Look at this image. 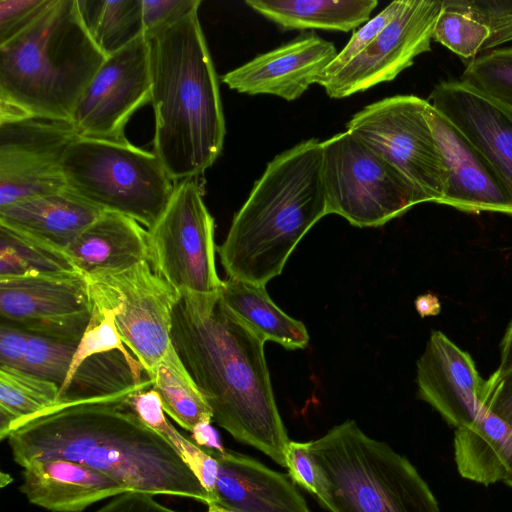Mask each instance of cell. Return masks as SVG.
Instances as JSON below:
<instances>
[{
    "instance_id": "obj_45",
    "label": "cell",
    "mask_w": 512,
    "mask_h": 512,
    "mask_svg": "<svg viewBox=\"0 0 512 512\" xmlns=\"http://www.w3.org/2000/svg\"><path fill=\"white\" fill-rule=\"evenodd\" d=\"M192 438L193 441L201 447L221 449V447L215 440V433L214 430L211 428L210 423H203L198 425L192 431Z\"/></svg>"
},
{
    "instance_id": "obj_34",
    "label": "cell",
    "mask_w": 512,
    "mask_h": 512,
    "mask_svg": "<svg viewBox=\"0 0 512 512\" xmlns=\"http://www.w3.org/2000/svg\"><path fill=\"white\" fill-rule=\"evenodd\" d=\"M432 38L460 58L473 60L485 51L489 31L472 17L442 4Z\"/></svg>"
},
{
    "instance_id": "obj_1",
    "label": "cell",
    "mask_w": 512,
    "mask_h": 512,
    "mask_svg": "<svg viewBox=\"0 0 512 512\" xmlns=\"http://www.w3.org/2000/svg\"><path fill=\"white\" fill-rule=\"evenodd\" d=\"M171 337L213 420L286 467L290 440L271 385L266 340L231 313L219 293H183Z\"/></svg>"
},
{
    "instance_id": "obj_40",
    "label": "cell",
    "mask_w": 512,
    "mask_h": 512,
    "mask_svg": "<svg viewBox=\"0 0 512 512\" xmlns=\"http://www.w3.org/2000/svg\"><path fill=\"white\" fill-rule=\"evenodd\" d=\"M481 405L512 427V370L484 380Z\"/></svg>"
},
{
    "instance_id": "obj_7",
    "label": "cell",
    "mask_w": 512,
    "mask_h": 512,
    "mask_svg": "<svg viewBox=\"0 0 512 512\" xmlns=\"http://www.w3.org/2000/svg\"><path fill=\"white\" fill-rule=\"evenodd\" d=\"M69 190L103 212L147 229L159 218L175 184L154 152L125 143L77 138L63 160Z\"/></svg>"
},
{
    "instance_id": "obj_30",
    "label": "cell",
    "mask_w": 512,
    "mask_h": 512,
    "mask_svg": "<svg viewBox=\"0 0 512 512\" xmlns=\"http://www.w3.org/2000/svg\"><path fill=\"white\" fill-rule=\"evenodd\" d=\"M127 403L145 425L157 432L172 446L206 489L212 503V494L218 474V464L215 458L204 447L181 434L167 420L161 399L152 387L134 393Z\"/></svg>"
},
{
    "instance_id": "obj_14",
    "label": "cell",
    "mask_w": 512,
    "mask_h": 512,
    "mask_svg": "<svg viewBox=\"0 0 512 512\" xmlns=\"http://www.w3.org/2000/svg\"><path fill=\"white\" fill-rule=\"evenodd\" d=\"M77 138L70 122H0V208L67 188L62 165Z\"/></svg>"
},
{
    "instance_id": "obj_27",
    "label": "cell",
    "mask_w": 512,
    "mask_h": 512,
    "mask_svg": "<svg viewBox=\"0 0 512 512\" xmlns=\"http://www.w3.org/2000/svg\"><path fill=\"white\" fill-rule=\"evenodd\" d=\"M149 379L161 399L165 414L182 428L192 432L198 425L213 420L209 404L173 344Z\"/></svg>"
},
{
    "instance_id": "obj_3",
    "label": "cell",
    "mask_w": 512,
    "mask_h": 512,
    "mask_svg": "<svg viewBox=\"0 0 512 512\" xmlns=\"http://www.w3.org/2000/svg\"><path fill=\"white\" fill-rule=\"evenodd\" d=\"M198 10L147 39L155 115L153 152L174 182L197 178L210 168L226 135L218 76Z\"/></svg>"
},
{
    "instance_id": "obj_46",
    "label": "cell",
    "mask_w": 512,
    "mask_h": 512,
    "mask_svg": "<svg viewBox=\"0 0 512 512\" xmlns=\"http://www.w3.org/2000/svg\"><path fill=\"white\" fill-rule=\"evenodd\" d=\"M415 307L421 317L436 315L440 311L438 299L431 294L419 296L415 300Z\"/></svg>"
},
{
    "instance_id": "obj_35",
    "label": "cell",
    "mask_w": 512,
    "mask_h": 512,
    "mask_svg": "<svg viewBox=\"0 0 512 512\" xmlns=\"http://www.w3.org/2000/svg\"><path fill=\"white\" fill-rule=\"evenodd\" d=\"M77 345L30 333L22 370L61 386Z\"/></svg>"
},
{
    "instance_id": "obj_20",
    "label": "cell",
    "mask_w": 512,
    "mask_h": 512,
    "mask_svg": "<svg viewBox=\"0 0 512 512\" xmlns=\"http://www.w3.org/2000/svg\"><path fill=\"white\" fill-rule=\"evenodd\" d=\"M204 448L218 464L211 504L231 512H310L287 475L237 452Z\"/></svg>"
},
{
    "instance_id": "obj_43",
    "label": "cell",
    "mask_w": 512,
    "mask_h": 512,
    "mask_svg": "<svg viewBox=\"0 0 512 512\" xmlns=\"http://www.w3.org/2000/svg\"><path fill=\"white\" fill-rule=\"evenodd\" d=\"M95 512H180L154 499L153 495L128 491L112 497V500Z\"/></svg>"
},
{
    "instance_id": "obj_18",
    "label": "cell",
    "mask_w": 512,
    "mask_h": 512,
    "mask_svg": "<svg viewBox=\"0 0 512 512\" xmlns=\"http://www.w3.org/2000/svg\"><path fill=\"white\" fill-rule=\"evenodd\" d=\"M427 101L485 157L512 194V108L461 81L440 82Z\"/></svg>"
},
{
    "instance_id": "obj_38",
    "label": "cell",
    "mask_w": 512,
    "mask_h": 512,
    "mask_svg": "<svg viewBox=\"0 0 512 512\" xmlns=\"http://www.w3.org/2000/svg\"><path fill=\"white\" fill-rule=\"evenodd\" d=\"M200 5V0H142L145 38H153L198 10Z\"/></svg>"
},
{
    "instance_id": "obj_6",
    "label": "cell",
    "mask_w": 512,
    "mask_h": 512,
    "mask_svg": "<svg viewBox=\"0 0 512 512\" xmlns=\"http://www.w3.org/2000/svg\"><path fill=\"white\" fill-rule=\"evenodd\" d=\"M316 494L330 512H441L409 460L353 420L309 441Z\"/></svg>"
},
{
    "instance_id": "obj_41",
    "label": "cell",
    "mask_w": 512,
    "mask_h": 512,
    "mask_svg": "<svg viewBox=\"0 0 512 512\" xmlns=\"http://www.w3.org/2000/svg\"><path fill=\"white\" fill-rule=\"evenodd\" d=\"M286 467L293 482L310 493L316 494V473L309 454V442L289 441Z\"/></svg>"
},
{
    "instance_id": "obj_44",
    "label": "cell",
    "mask_w": 512,
    "mask_h": 512,
    "mask_svg": "<svg viewBox=\"0 0 512 512\" xmlns=\"http://www.w3.org/2000/svg\"><path fill=\"white\" fill-rule=\"evenodd\" d=\"M500 348V364L494 371V373L498 375L505 374L512 370V321L506 330Z\"/></svg>"
},
{
    "instance_id": "obj_28",
    "label": "cell",
    "mask_w": 512,
    "mask_h": 512,
    "mask_svg": "<svg viewBox=\"0 0 512 512\" xmlns=\"http://www.w3.org/2000/svg\"><path fill=\"white\" fill-rule=\"evenodd\" d=\"M60 386L23 370L0 366V439L58 405Z\"/></svg>"
},
{
    "instance_id": "obj_16",
    "label": "cell",
    "mask_w": 512,
    "mask_h": 512,
    "mask_svg": "<svg viewBox=\"0 0 512 512\" xmlns=\"http://www.w3.org/2000/svg\"><path fill=\"white\" fill-rule=\"evenodd\" d=\"M337 53L334 43L311 31L227 72L222 82L239 93L293 101L318 82Z\"/></svg>"
},
{
    "instance_id": "obj_33",
    "label": "cell",
    "mask_w": 512,
    "mask_h": 512,
    "mask_svg": "<svg viewBox=\"0 0 512 512\" xmlns=\"http://www.w3.org/2000/svg\"><path fill=\"white\" fill-rule=\"evenodd\" d=\"M461 82L512 108V48L477 56L466 66Z\"/></svg>"
},
{
    "instance_id": "obj_36",
    "label": "cell",
    "mask_w": 512,
    "mask_h": 512,
    "mask_svg": "<svg viewBox=\"0 0 512 512\" xmlns=\"http://www.w3.org/2000/svg\"><path fill=\"white\" fill-rule=\"evenodd\" d=\"M443 6L487 27L489 39L485 51L512 40V0H443Z\"/></svg>"
},
{
    "instance_id": "obj_32",
    "label": "cell",
    "mask_w": 512,
    "mask_h": 512,
    "mask_svg": "<svg viewBox=\"0 0 512 512\" xmlns=\"http://www.w3.org/2000/svg\"><path fill=\"white\" fill-rule=\"evenodd\" d=\"M62 271L78 270L65 254L0 225V278Z\"/></svg>"
},
{
    "instance_id": "obj_29",
    "label": "cell",
    "mask_w": 512,
    "mask_h": 512,
    "mask_svg": "<svg viewBox=\"0 0 512 512\" xmlns=\"http://www.w3.org/2000/svg\"><path fill=\"white\" fill-rule=\"evenodd\" d=\"M77 5L86 31L106 57L144 36L142 0H77Z\"/></svg>"
},
{
    "instance_id": "obj_26",
    "label": "cell",
    "mask_w": 512,
    "mask_h": 512,
    "mask_svg": "<svg viewBox=\"0 0 512 512\" xmlns=\"http://www.w3.org/2000/svg\"><path fill=\"white\" fill-rule=\"evenodd\" d=\"M245 4L283 30L348 32L365 24L376 0H246Z\"/></svg>"
},
{
    "instance_id": "obj_37",
    "label": "cell",
    "mask_w": 512,
    "mask_h": 512,
    "mask_svg": "<svg viewBox=\"0 0 512 512\" xmlns=\"http://www.w3.org/2000/svg\"><path fill=\"white\" fill-rule=\"evenodd\" d=\"M403 0H395L388 4L380 13L369 19L360 29L355 31L344 48L337 53L333 61L323 72L318 82L333 76L360 54L386 27L399 11ZM317 82V83H318Z\"/></svg>"
},
{
    "instance_id": "obj_11",
    "label": "cell",
    "mask_w": 512,
    "mask_h": 512,
    "mask_svg": "<svg viewBox=\"0 0 512 512\" xmlns=\"http://www.w3.org/2000/svg\"><path fill=\"white\" fill-rule=\"evenodd\" d=\"M428 104L415 95L387 97L354 114L346 127L392 163L429 202L440 204L446 174L425 116Z\"/></svg>"
},
{
    "instance_id": "obj_17",
    "label": "cell",
    "mask_w": 512,
    "mask_h": 512,
    "mask_svg": "<svg viewBox=\"0 0 512 512\" xmlns=\"http://www.w3.org/2000/svg\"><path fill=\"white\" fill-rule=\"evenodd\" d=\"M425 116L445 166V189L440 204L469 213L512 215V194L485 157L430 104Z\"/></svg>"
},
{
    "instance_id": "obj_23",
    "label": "cell",
    "mask_w": 512,
    "mask_h": 512,
    "mask_svg": "<svg viewBox=\"0 0 512 512\" xmlns=\"http://www.w3.org/2000/svg\"><path fill=\"white\" fill-rule=\"evenodd\" d=\"M64 254L85 276L124 270L148 261L147 229L127 216L102 212Z\"/></svg>"
},
{
    "instance_id": "obj_25",
    "label": "cell",
    "mask_w": 512,
    "mask_h": 512,
    "mask_svg": "<svg viewBox=\"0 0 512 512\" xmlns=\"http://www.w3.org/2000/svg\"><path fill=\"white\" fill-rule=\"evenodd\" d=\"M219 300L266 341L289 350L303 349L309 343L305 325L282 311L264 285L227 278L222 280Z\"/></svg>"
},
{
    "instance_id": "obj_31",
    "label": "cell",
    "mask_w": 512,
    "mask_h": 512,
    "mask_svg": "<svg viewBox=\"0 0 512 512\" xmlns=\"http://www.w3.org/2000/svg\"><path fill=\"white\" fill-rule=\"evenodd\" d=\"M119 311L117 306L102 307L92 305L91 319L77 345L69 372L60 386L59 396L66 391L78 368L85 360L110 351H120L127 360L136 381H144L142 378V372H144L142 365L130 350L126 348L119 334L116 325V316Z\"/></svg>"
},
{
    "instance_id": "obj_2",
    "label": "cell",
    "mask_w": 512,
    "mask_h": 512,
    "mask_svg": "<svg viewBox=\"0 0 512 512\" xmlns=\"http://www.w3.org/2000/svg\"><path fill=\"white\" fill-rule=\"evenodd\" d=\"M128 399L65 405L24 422L6 438L13 460L22 468L35 460L74 461L114 478L128 491L209 505L211 498L196 475L141 421Z\"/></svg>"
},
{
    "instance_id": "obj_42",
    "label": "cell",
    "mask_w": 512,
    "mask_h": 512,
    "mask_svg": "<svg viewBox=\"0 0 512 512\" xmlns=\"http://www.w3.org/2000/svg\"><path fill=\"white\" fill-rule=\"evenodd\" d=\"M29 332L13 325H0V366L22 370Z\"/></svg>"
},
{
    "instance_id": "obj_8",
    "label": "cell",
    "mask_w": 512,
    "mask_h": 512,
    "mask_svg": "<svg viewBox=\"0 0 512 512\" xmlns=\"http://www.w3.org/2000/svg\"><path fill=\"white\" fill-rule=\"evenodd\" d=\"M327 214L356 227H378L429 202L392 163L346 130L322 142Z\"/></svg>"
},
{
    "instance_id": "obj_15",
    "label": "cell",
    "mask_w": 512,
    "mask_h": 512,
    "mask_svg": "<svg viewBox=\"0 0 512 512\" xmlns=\"http://www.w3.org/2000/svg\"><path fill=\"white\" fill-rule=\"evenodd\" d=\"M443 0H403L380 34L333 76L318 82L333 99L394 80L414 59L431 50Z\"/></svg>"
},
{
    "instance_id": "obj_12",
    "label": "cell",
    "mask_w": 512,
    "mask_h": 512,
    "mask_svg": "<svg viewBox=\"0 0 512 512\" xmlns=\"http://www.w3.org/2000/svg\"><path fill=\"white\" fill-rule=\"evenodd\" d=\"M91 315L88 282L79 271L0 278L1 323L31 334L79 343Z\"/></svg>"
},
{
    "instance_id": "obj_4",
    "label": "cell",
    "mask_w": 512,
    "mask_h": 512,
    "mask_svg": "<svg viewBox=\"0 0 512 512\" xmlns=\"http://www.w3.org/2000/svg\"><path fill=\"white\" fill-rule=\"evenodd\" d=\"M327 214L322 142L304 140L276 155L217 247L228 278L259 285L279 276L297 244Z\"/></svg>"
},
{
    "instance_id": "obj_21",
    "label": "cell",
    "mask_w": 512,
    "mask_h": 512,
    "mask_svg": "<svg viewBox=\"0 0 512 512\" xmlns=\"http://www.w3.org/2000/svg\"><path fill=\"white\" fill-rule=\"evenodd\" d=\"M19 490L31 504L51 512H82L96 502L128 492L114 478L64 459L27 464Z\"/></svg>"
},
{
    "instance_id": "obj_22",
    "label": "cell",
    "mask_w": 512,
    "mask_h": 512,
    "mask_svg": "<svg viewBox=\"0 0 512 512\" xmlns=\"http://www.w3.org/2000/svg\"><path fill=\"white\" fill-rule=\"evenodd\" d=\"M102 212L65 188L0 208V225L64 254Z\"/></svg>"
},
{
    "instance_id": "obj_39",
    "label": "cell",
    "mask_w": 512,
    "mask_h": 512,
    "mask_svg": "<svg viewBox=\"0 0 512 512\" xmlns=\"http://www.w3.org/2000/svg\"><path fill=\"white\" fill-rule=\"evenodd\" d=\"M52 2L53 0H0V45L28 28Z\"/></svg>"
},
{
    "instance_id": "obj_10",
    "label": "cell",
    "mask_w": 512,
    "mask_h": 512,
    "mask_svg": "<svg viewBox=\"0 0 512 512\" xmlns=\"http://www.w3.org/2000/svg\"><path fill=\"white\" fill-rule=\"evenodd\" d=\"M85 277L92 305L119 308V334L149 378L172 346L173 315L182 294L148 261Z\"/></svg>"
},
{
    "instance_id": "obj_5",
    "label": "cell",
    "mask_w": 512,
    "mask_h": 512,
    "mask_svg": "<svg viewBox=\"0 0 512 512\" xmlns=\"http://www.w3.org/2000/svg\"><path fill=\"white\" fill-rule=\"evenodd\" d=\"M86 31L77 0H53L19 35L0 45V122H70L105 61Z\"/></svg>"
},
{
    "instance_id": "obj_24",
    "label": "cell",
    "mask_w": 512,
    "mask_h": 512,
    "mask_svg": "<svg viewBox=\"0 0 512 512\" xmlns=\"http://www.w3.org/2000/svg\"><path fill=\"white\" fill-rule=\"evenodd\" d=\"M454 454L462 477L512 487V427L483 406L472 424L456 428Z\"/></svg>"
},
{
    "instance_id": "obj_47",
    "label": "cell",
    "mask_w": 512,
    "mask_h": 512,
    "mask_svg": "<svg viewBox=\"0 0 512 512\" xmlns=\"http://www.w3.org/2000/svg\"><path fill=\"white\" fill-rule=\"evenodd\" d=\"M207 512H231V511L223 509V508H221V507H219L217 505L211 504V505H208Z\"/></svg>"
},
{
    "instance_id": "obj_9",
    "label": "cell",
    "mask_w": 512,
    "mask_h": 512,
    "mask_svg": "<svg viewBox=\"0 0 512 512\" xmlns=\"http://www.w3.org/2000/svg\"><path fill=\"white\" fill-rule=\"evenodd\" d=\"M214 218L196 178L176 182L165 209L147 229L152 269L181 294L219 293Z\"/></svg>"
},
{
    "instance_id": "obj_19",
    "label": "cell",
    "mask_w": 512,
    "mask_h": 512,
    "mask_svg": "<svg viewBox=\"0 0 512 512\" xmlns=\"http://www.w3.org/2000/svg\"><path fill=\"white\" fill-rule=\"evenodd\" d=\"M419 397L456 428L477 418L484 379L472 357L441 331H432L417 361Z\"/></svg>"
},
{
    "instance_id": "obj_13",
    "label": "cell",
    "mask_w": 512,
    "mask_h": 512,
    "mask_svg": "<svg viewBox=\"0 0 512 512\" xmlns=\"http://www.w3.org/2000/svg\"><path fill=\"white\" fill-rule=\"evenodd\" d=\"M151 99L150 47L141 36L106 57L79 99L71 124L79 138L125 143L127 123Z\"/></svg>"
}]
</instances>
